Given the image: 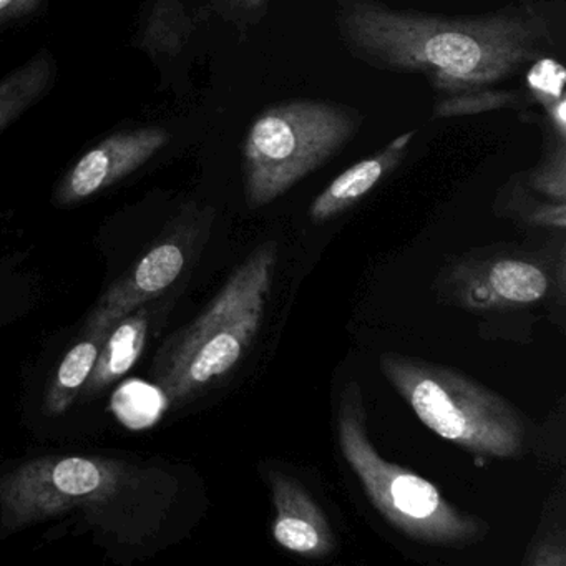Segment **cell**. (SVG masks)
Returning <instances> with one entry per match:
<instances>
[{
    "instance_id": "5bb4252c",
    "label": "cell",
    "mask_w": 566,
    "mask_h": 566,
    "mask_svg": "<svg viewBox=\"0 0 566 566\" xmlns=\"http://www.w3.org/2000/svg\"><path fill=\"white\" fill-rule=\"evenodd\" d=\"M193 32L195 22L184 0H151L135 45L151 59L177 57Z\"/></svg>"
},
{
    "instance_id": "9a60e30c",
    "label": "cell",
    "mask_w": 566,
    "mask_h": 566,
    "mask_svg": "<svg viewBox=\"0 0 566 566\" xmlns=\"http://www.w3.org/2000/svg\"><path fill=\"white\" fill-rule=\"evenodd\" d=\"M107 336L108 334L84 336L81 343L65 354L45 396V410L51 416H61L71 409L74 400L81 396Z\"/></svg>"
},
{
    "instance_id": "52a82bcc",
    "label": "cell",
    "mask_w": 566,
    "mask_h": 566,
    "mask_svg": "<svg viewBox=\"0 0 566 566\" xmlns=\"http://www.w3.org/2000/svg\"><path fill=\"white\" fill-rule=\"evenodd\" d=\"M210 221L211 211L185 208L137 266L105 291L87 317L84 336L108 334L132 311L167 296L190 268Z\"/></svg>"
},
{
    "instance_id": "7c38bea8",
    "label": "cell",
    "mask_w": 566,
    "mask_h": 566,
    "mask_svg": "<svg viewBox=\"0 0 566 566\" xmlns=\"http://www.w3.org/2000/svg\"><path fill=\"white\" fill-rule=\"evenodd\" d=\"M413 137L416 130L400 135L382 151H377L373 157L364 158L343 171L314 198L310 208L311 220L314 223H324L364 200L394 168L402 164Z\"/></svg>"
},
{
    "instance_id": "ba28073f",
    "label": "cell",
    "mask_w": 566,
    "mask_h": 566,
    "mask_svg": "<svg viewBox=\"0 0 566 566\" xmlns=\"http://www.w3.org/2000/svg\"><path fill=\"white\" fill-rule=\"evenodd\" d=\"M440 281L446 303L476 313L533 306L542 303L553 286L545 261L522 251L495 250L462 258Z\"/></svg>"
},
{
    "instance_id": "277c9868",
    "label": "cell",
    "mask_w": 566,
    "mask_h": 566,
    "mask_svg": "<svg viewBox=\"0 0 566 566\" xmlns=\"http://www.w3.org/2000/svg\"><path fill=\"white\" fill-rule=\"evenodd\" d=\"M380 370L420 422L442 439L492 459H513L525 450L518 410L465 374L400 354H386Z\"/></svg>"
},
{
    "instance_id": "ffe728a7",
    "label": "cell",
    "mask_w": 566,
    "mask_h": 566,
    "mask_svg": "<svg viewBox=\"0 0 566 566\" xmlns=\"http://www.w3.org/2000/svg\"><path fill=\"white\" fill-rule=\"evenodd\" d=\"M518 101V92H469V94L449 95L437 105V117L496 111V108L515 105Z\"/></svg>"
},
{
    "instance_id": "4fadbf2b",
    "label": "cell",
    "mask_w": 566,
    "mask_h": 566,
    "mask_svg": "<svg viewBox=\"0 0 566 566\" xmlns=\"http://www.w3.org/2000/svg\"><path fill=\"white\" fill-rule=\"evenodd\" d=\"M55 75L54 55L42 51L0 78V134L48 94Z\"/></svg>"
},
{
    "instance_id": "5b68a950",
    "label": "cell",
    "mask_w": 566,
    "mask_h": 566,
    "mask_svg": "<svg viewBox=\"0 0 566 566\" xmlns=\"http://www.w3.org/2000/svg\"><path fill=\"white\" fill-rule=\"evenodd\" d=\"M337 440L377 512L403 535L426 545L462 548L480 542L486 525L460 512L429 480L384 459L367 436L363 396L357 384L344 389Z\"/></svg>"
},
{
    "instance_id": "9c48e42d",
    "label": "cell",
    "mask_w": 566,
    "mask_h": 566,
    "mask_svg": "<svg viewBox=\"0 0 566 566\" xmlns=\"http://www.w3.org/2000/svg\"><path fill=\"white\" fill-rule=\"evenodd\" d=\"M160 127L118 132L95 145L64 175L54 191L57 207H74L130 177L170 142Z\"/></svg>"
},
{
    "instance_id": "44dd1931",
    "label": "cell",
    "mask_w": 566,
    "mask_h": 566,
    "mask_svg": "<svg viewBox=\"0 0 566 566\" xmlns=\"http://www.w3.org/2000/svg\"><path fill=\"white\" fill-rule=\"evenodd\" d=\"M42 0H0V24L28 18L38 11Z\"/></svg>"
},
{
    "instance_id": "7a4b0ae2",
    "label": "cell",
    "mask_w": 566,
    "mask_h": 566,
    "mask_svg": "<svg viewBox=\"0 0 566 566\" xmlns=\"http://www.w3.org/2000/svg\"><path fill=\"white\" fill-rule=\"evenodd\" d=\"M177 490V479L157 467L107 457H41L0 476V522L18 530L78 512L117 542L142 545L160 532Z\"/></svg>"
},
{
    "instance_id": "6da1fadb",
    "label": "cell",
    "mask_w": 566,
    "mask_h": 566,
    "mask_svg": "<svg viewBox=\"0 0 566 566\" xmlns=\"http://www.w3.org/2000/svg\"><path fill=\"white\" fill-rule=\"evenodd\" d=\"M334 19L354 59L379 71L426 75L447 97L500 84L555 55L563 41L553 6L538 0L472 18L337 0Z\"/></svg>"
},
{
    "instance_id": "d6986e66",
    "label": "cell",
    "mask_w": 566,
    "mask_h": 566,
    "mask_svg": "<svg viewBox=\"0 0 566 566\" xmlns=\"http://www.w3.org/2000/svg\"><path fill=\"white\" fill-rule=\"evenodd\" d=\"M526 87L530 95L545 111L565 98V67L558 59L545 55L528 65L526 71Z\"/></svg>"
},
{
    "instance_id": "3957f363",
    "label": "cell",
    "mask_w": 566,
    "mask_h": 566,
    "mask_svg": "<svg viewBox=\"0 0 566 566\" xmlns=\"http://www.w3.org/2000/svg\"><path fill=\"white\" fill-rule=\"evenodd\" d=\"M276 243L258 247L207 310L170 337L154 360V380L181 406L230 376L263 323L276 268Z\"/></svg>"
},
{
    "instance_id": "8fae6325",
    "label": "cell",
    "mask_w": 566,
    "mask_h": 566,
    "mask_svg": "<svg viewBox=\"0 0 566 566\" xmlns=\"http://www.w3.org/2000/svg\"><path fill=\"white\" fill-rule=\"evenodd\" d=\"M168 296V294H167ZM164 297L150 301L144 306L132 311L122 317L105 337L104 346L98 354L97 363L92 369L91 377L82 389L84 399L98 396L102 390L122 379L135 366L145 347L148 344L151 331L161 319V314L167 313V307L161 301Z\"/></svg>"
},
{
    "instance_id": "2e32d148",
    "label": "cell",
    "mask_w": 566,
    "mask_h": 566,
    "mask_svg": "<svg viewBox=\"0 0 566 566\" xmlns=\"http://www.w3.org/2000/svg\"><path fill=\"white\" fill-rule=\"evenodd\" d=\"M168 407L170 400L164 389L142 379L125 380L111 399L112 412L130 430L150 429L164 419Z\"/></svg>"
},
{
    "instance_id": "ac0fdd59",
    "label": "cell",
    "mask_w": 566,
    "mask_h": 566,
    "mask_svg": "<svg viewBox=\"0 0 566 566\" xmlns=\"http://www.w3.org/2000/svg\"><path fill=\"white\" fill-rule=\"evenodd\" d=\"M506 210L516 213L530 227L553 228V230H565L566 208L565 203L556 201L535 200L528 188L520 187L518 184L506 190L505 197Z\"/></svg>"
},
{
    "instance_id": "8992f818",
    "label": "cell",
    "mask_w": 566,
    "mask_h": 566,
    "mask_svg": "<svg viewBox=\"0 0 566 566\" xmlns=\"http://www.w3.org/2000/svg\"><path fill=\"white\" fill-rule=\"evenodd\" d=\"M363 125L359 112L326 101H290L261 112L243 145L244 195L261 208L339 154Z\"/></svg>"
},
{
    "instance_id": "30bf717a",
    "label": "cell",
    "mask_w": 566,
    "mask_h": 566,
    "mask_svg": "<svg viewBox=\"0 0 566 566\" xmlns=\"http://www.w3.org/2000/svg\"><path fill=\"white\" fill-rule=\"evenodd\" d=\"M274 516V542L304 558H326L336 548L333 528L316 500L293 476L271 470L268 473Z\"/></svg>"
},
{
    "instance_id": "e0dca14e",
    "label": "cell",
    "mask_w": 566,
    "mask_h": 566,
    "mask_svg": "<svg viewBox=\"0 0 566 566\" xmlns=\"http://www.w3.org/2000/svg\"><path fill=\"white\" fill-rule=\"evenodd\" d=\"M552 147L545 148L539 164L526 177V188L545 200L565 203L566 200V140L553 130Z\"/></svg>"
},
{
    "instance_id": "7402d4cb",
    "label": "cell",
    "mask_w": 566,
    "mask_h": 566,
    "mask_svg": "<svg viewBox=\"0 0 566 566\" xmlns=\"http://www.w3.org/2000/svg\"><path fill=\"white\" fill-rule=\"evenodd\" d=\"M230 8L238 9L244 14H261L266 0H224Z\"/></svg>"
}]
</instances>
